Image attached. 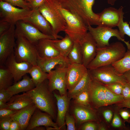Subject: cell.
Returning <instances> with one entry per match:
<instances>
[{
  "label": "cell",
  "instance_id": "681fc988",
  "mask_svg": "<svg viewBox=\"0 0 130 130\" xmlns=\"http://www.w3.org/2000/svg\"><path fill=\"white\" fill-rule=\"evenodd\" d=\"M9 130H21L20 125L16 121L13 120L10 127Z\"/></svg>",
  "mask_w": 130,
  "mask_h": 130
},
{
  "label": "cell",
  "instance_id": "5bb4252c",
  "mask_svg": "<svg viewBox=\"0 0 130 130\" xmlns=\"http://www.w3.org/2000/svg\"><path fill=\"white\" fill-rule=\"evenodd\" d=\"M4 65L12 74L14 78L13 84L20 80L24 75L28 73L33 65L26 62H17L14 53L8 57Z\"/></svg>",
  "mask_w": 130,
  "mask_h": 130
},
{
  "label": "cell",
  "instance_id": "d6986e66",
  "mask_svg": "<svg viewBox=\"0 0 130 130\" xmlns=\"http://www.w3.org/2000/svg\"><path fill=\"white\" fill-rule=\"evenodd\" d=\"M104 86V85L91 79L89 86L90 102L96 108L106 106Z\"/></svg>",
  "mask_w": 130,
  "mask_h": 130
},
{
  "label": "cell",
  "instance_id": "91938a15",
  "mask_svg": "<svg viewBox=\"0 0 130 130\" xmlns=\"http://www.w3.org/2000/svg\"><path fill=\"white\" fill-rule=\"evenodd\" d=\"M55 0L59 2L60 0Z\"/></svg>",
  "mask_w": 130,
  "mask_h": 130
},
{
  "label": "cell",
  "instance_id": "3957f363",
  "mask_svg": "<svg viewBox=\"0 0 130 130\" xmlns=\"http://www.w3.org/2000/svg\"><path fill=\"white\" fill-rule=\"evenodd\" d=\"M126 52L124 45L119 41L104 47L98 48L95 57L87 68L91 70L102 66L112 65L123 57Z\"/></svg>",
  "mask_w": 130,
  "mask_h": 130
},
{
  "label": "cell",
  "instance_id": "f907efd6",
  "mask_svg": "<svg viewBox=\"0 0 130 130\" xmlns=\"http://www.w3.org/2000/svg\"><path fill=\"white\" fill-rule=\"evenodd\" d=\"M120 107H126L130 108V100L124 101L121 103L117 104Z\"/></svg>",
  "mask_w": 130,
  "mask_h": 130
},
{
  "label": "cell",
  "instance_id": "cb8c5ba5",
  "mask_svg": "<svg viewBox=\"0 0 130 130\" xmlns=\"http://www.w3.org/2000/svg\"><path fill=\"white\" fill-rule=\"evenodd\" d=\"M51 39H44L39 40L35 44L38 55L41 58H48L60 54Z\"/></svg>",
  "mask_w": 130,
  "mask_h": 130
},
{
  "label": "cell",
  "instance_id": "1f68e13d",
  "mask_svg": "<svg viewBox=\"0 0 130 130\" xmlns=\"http://www.w3.org/2000/svg\"><path fill=\"white\" fill-rule=\"evenodd\" d=\"M112 65L121 74L130 70V49H128L123 57Z\"/></svg>",
  "mask_w": 130,
  "mask_h": 130
},
{
  "label": "cell",
  "instance_id": "f6af8a7d",
  "mask_svg": "<svg viewBox=\"0 0 130 130\" xmlns=\"http://www.w3.org/2000/svg\"><path fill=\"white\" fill-rule=\"evenodd\" d=\"M112 126L115 128L121 127L123 125L122 121L119 116L116 113H115L112 121Z\"/></svg>",
  "mask_w": 130,
  "mask_h": 130
},
{
  "label": "cell",
  "instance_id": "b9f144b4",
  "mask_svg": "<svg viewBox=\"0 0 130 130\" xmlns=\"http://www.w3.org/2000/svg\"><path fill=\"white\" fill-rule=\"evenodd\" d=\"M17 110L5 108L0 109V118L11 117Z\"/></svg>",
  "mask_w": 130,
  "mask_h": 130
},
{
  "label": "cell",
  "instance_id": "f5cc1de1",
  "mask_svg": "<svg viewBox=\"0 0 130 130\" xmlns=\"http://www.w3.org/2000/svg\"><path fill=\"white\" fill-rule=\"evenodd\" d=\"M7 105V103L0 101V109L6 108Z\"/></svg>",
  "mask_w": 130,
  "mask_h": 130
},
{
  "label": "cell",
  "instance_id": "7402d4cb",
  "mask_svg": "<svg viewBox=\"0 0 130 130\" xmlns=\"http://www.w3.org/2000/svg\"><path fill=\"white\" fill-rule=\"evenodd\" d=\"M70 64L67 57L61 54L56 57L48 58H41L38 55V56L37 65L43 71L47 73L58 65L68 66Z\"/></svg>",
  "mask_w": 130,
  "mask_h": 130
},
{
  "label": "cell",
  "instance_id": "f35d334b",
  "mask_svg": "<svg viewBox=\"0 0 130 130\" xmlns=\"http://www.w3.org/2000/svg\"><path fill=\"white\" fill-rule=\"evenodd\" d=\"M12 120L11 117L0 118V130H9L10 126Z\"/></svg>",
  "mask_w": 130,
  "mask_h": 130
},
{
  "label": "cell",
  "instance_id": "d6a6232c",
  "mask_svg": "<svg viewBox=\"0 0 130 130\" xmlns=\"http://www.w3.org/2000/svg\"><path fill=\"white\" fill-rule=\"evenodd\" d=\"M104 89L106 106L114 104H117L125 100L122 95H118L114 93L105 85Z\"/></svg>",
  "mask_w": 130,
  "mask_h": 130
},
{
  "label": "cell",
  "instance_id": "603a6c76",
  "mask_svg": "<svg viewBox=\"0 0 130 130\" xmlns=\"http://www.w3.org/2000/svg\"><path fill=\"white\" fill-rule=\"evenodd\" d=\"M37 108L33 103L17 110L11 117L13 120L19 123L21 130H26L31 117Z\"/></svg>",
  "mask_w": 130,
  "mask_h": 130
},
{
  "label": "cell",
  "instance_id": "484cf974",
  "mask_svg": "<svg viewBox=\"0 0 130 130\" xmlns=\"http://www.w3.org/2000/svg\"><path fill=\"white\" fill-rule=\"evenodd\" d=\"M33 103L31 98L25 93L20 95H15L7 103L6 108L18 110Z\"/></svg>",
  "mask_w": 130,
  "mask_h": 130
},
{
  "label": "cell",
  "instance_id": "7a4b0ae2",
  "mask_svg": "<svg viewBox=\"0 0 130 130\" xmlns=\"http://www.w3.org/2000/svg\"><path fill=\"white\" fill-rule=\"evenodd\" d=\"M95 0H60L61 6L81 19L88 26H99V18L93 11Z\"/></svg>",
  "mask_w": 130,
  "mask_h": 130
},
{
  "label": "cell",
  "instance_id": "ab89813d",
  "mask_svg": "<svg viewBox=\"0 0 130 130\" xmlns=\"http://www.w3.org/2000/svg\"><path fill=\"white\" fill-rule=\"evenodd\" d=\"M89 121L82 124L78 129V130H96L98 129V126L94 123Z\"/></svg>",
  "mask_w": 130,
  "mask_h": 130
},
{
  "label": "cell",
  "instance_id": "9c48e42d",
  "mask_svg": "<svg viewBox=\"0 0 130 130\" xmlns=\"http://www.w3.org/2000/svg\"><path fill=\"white\" fill-rule=\"evenodd\" d=\"M32 9L19 8L0 0V20L15 25L20 20H23L31 14Z\"/></svg>",
  "mask_w": 130,
  "mask_h": 130
},
{
  "label": "cell",
  "instance_id": "e575fe53",
  "mask_svg": "<svg viewBox=\"0 0 130 130\" xmlns=\"http://www.w3.org/2000/svg\"><path fill=\"white\" fill-rule=\"evenodd\" d=\"M123 19V16L122 17L117 26L121 38L124 39L125 35H127L130 38V27L128 22H124Z\"/></svg>",
  "mask_w": 130,
  "mask_h": 130
},
{
  "label": "cell",
  "instance_id": "816d5d0a",
  "mask_svg": "<svg viewBox=\"0 0 130 130\" xmlns=\"http://www.w3.org/2000/svg\"><path fill=\"white\" fill-rule=\"evenodd\" d=\"M127 82L130 85V70L123 74Z\"/></svg>",
  "mask_w": 130,
  "mask_h": 130
},
{
  "label": "cell",
  "instance_id": "d4e9b609",
  "mask_svg": "<svg viewBox=\"0 0 130 130\" xmlns=\"http://www.w3.org/2000/svg\"><path fill=\"white\" fill-rule=\"evenodd\" d=\"M35 87L31 78L26 74L21 80L13 84L6 90L12 97L21 92L29 91Z\"/></svg>",
  "mask_w": 130,
  "mask_h": 130
},
{
  "label": "cell",
  "instance_id": "c3c4849f",
  "mask_svg": "<svg viewBox=\"0 0 130 130\" xmlns=\"http://www.w3.org/2000/svg\"><path fill=\"white\" fill-rule=\"evenodd\" d=\"M120 114L124 120L128 121L130 116L129 111L125 110H122L120 112Z\"/></svg>",
  "mask_w": 130,
  "mask_h": 130
},
{
  "label": "cell",
  "instance_id": "bcb514c9",
  "mask_svg": "<svg viewBox=\"0 0 130 130\" xmlns=\"http://www.w3.org/2000/svg\"><path fill=\"white\" fill-rule=\"evenodd\" d=\"M46 0H32L28 1L32 9L39 8Z\"/></svg>",
  "mask_w": 130,
  "mask_h": 130
},
{
  "label": "cell",
  "instance_id": "ba28073f",
  "mask_svg": "<svg viewBox=\"0 0 130 130\" xmlns=\"http://www.w3.org/2000/svg\"><path fill=\"white\" fill-rule=\"evenodd\" d=\"M88 27V32L95 40L98 48L109 45L110 39L112 37H115L125 43L128 49H130V43L121 38L118 30L101 26H98L95 28L89 26Z\"/></svg>",
  "mask_w": 130,
  "mask_h": 130
},
{
  "label": "cell",
  "instance_id": "8d00e7d4",
  "mask_svg": "<svg viewBox=\"0 0 130 130\" xmlns=\"http://www.w3.org/2000/svg\"><path fill=\"white\" fill-rule=\"evenodd\" d=\"M6 2L14 6H17L21 8L32 9L28 2L26 0H1Z\"/></svg>",
  "mask_w": 130,
  "mask_h": 130
},
{
  "label": "cell",
  "instance_id": "f546056e",
  "mask_svg": "<svg viewBox=\"0 0 130 130\" xmlns=\"http://www.w3.org/2000/svg\"><path fill=\"white\" fill-rule=\"evenodd\" d=\"M36 86L47 79L48 73L43 71L38 65H33L28 73Z\"/></svg>",
  "mask_w": 130,
  "mask_h": 130
},
{
  "label": "cell",
  "instance_id": "60d3db41",
  "mask_svg": "<svg viewBox=\"0 0 130 130\" xmlns=\"http://www.w3.org/2000/svg\"><path fill=\"white\" fill-rule=\"evenodd\" d=\"M121 95L125 101L130 100V85L127 82L123 85Z\"/></svg>",
  "mask_w": 130,
  "mask_h": 130
},
{
  "label": "cell",
  "instance_id": "8fae6325",
  "mask_svg": "<svg viewBox=\"0 0 130 130\" xmlns=\"http://www.w3.org/2000/svg\"><path fill=\"white\" fill-rule=\"evenodd\" d=\"M15 25L11 24L10 29L0 35V65H3L6 60L14 53L16 46Z\"/></svg>",
  "mask_w": 130,
  "mask_h": 130
},
{
  "label": "cell",
  "instance_id": "4dcf8cb0",
  "mask_svg": "<svg viewBox=\"0 0 130 130\" xmlns=\"http://www.w3.org/2000/svg\"><path fill=\"white\" fill-rule=\"evenodd\" d=\"M67 58L71 64H83V55L80 44L74 43Z\"/></svg>",
  "mask_w": 130,
  "mask_h": 130
},
{
  "label": "cell",
  "instance_id": "8992f818",
  "mask_svg": "<svg viewBox=\"0 0 130 130\" xmlns=\"http://www.w3.org/2000/svg\"><path fill=\"white\" fill-rule=\"evenodd\" d=\"M16 46L14 54L16 61L37 65L38 54L35 45L22 36L15 32Z\"/></svg>",
  "mask_w": 130,
  "mask_h": 130
},
{
  "label": "cell",
  "instance_id": "f1b7e54d",
  "mask_svg": "<svg viewBox=\"0 0 130 130\" xmlns=\"http://www.w3.org/2000/svg\"><path fill=\"white\" fill-rule=\"evenodd\" d=\"M14 83V78L11 73L3 65H0V90L7 89Z\"/></svg>",
  "mask_w": 130,
  "mask_h": 130
},
{
  "label": "cell",
  "instance_id": "6da1fadb",
  "mask_svg": "<svg viewBox=\"0 0 130 130\" xmlns=\"http://www.w3.org/2000/svg\"><path fill=\"white\" fill-rule=\"evenodd\" d=\"M48 84L47 79L25 93L31 98L37 108L49 114L53 120L56 121L57 114L55 103L56 100L53 92L49 90Z\"/></svg>",
  "mask_w": 130,
  "mask_h": 130
},
{
  "label": "cell",
  "instance_id": "11a10c76",
  "mask_svg": "<svg viewBox=\"0 0 130 130\" xmlns=\"http://www.w3.org/2000/svg\"><path fill=\"white\" fill-rule=\"evenodd\" d=\"M46 127V130H59L58 129L52 126H49Z\"/></svg>",
  "mask_w": 130,
  "mask_h": 130
},
{
  "label": "cell",
  "instance_id": "7c38bea8",
  "mask_svg": "<svg viewBox=\"0 0 130 130\" xmlns=\"http://www.w3.org/2000/svg\"><path fill=\"white\" fill-rule=\"evenodd\" d=\"M15 25V33L22 36L34 45L41 39H55L53 36L43 33L32 25L22 20L17 22Z\"/></svg>",
  "mask_w": 130,
  "mask_h": 130
},
{
  "label": "cell",
  "instance_id": "94428289",
  "mask_svg": "<svg viewBox=\"0 0 130 130\" xmlns=\"http://www.w3.org/2000/svg\"><path fill=\"white\" fill-rule=\"evenodd\" d=\"M26 0V1H30V0Z\"/></svg>",
  "mask_w": 130,
  "mask_h": 130
},
{
  "label": "cell",
  "instance_id": "4316f807",
  "mask_svg": "<svg viewBox=\"0 0 130 130\" xmlns=\"http://www.w3.org/2000/svg\"><path fill=\"white\" fill-rule=\"evenodd\" d=\"M51 40L60 54L67 57L74 44V42L70 38L65 34V37L61 39H54Z\"/></svg>",
  "mask_w": 130,
  "mask_h": 130
},
{
  "label": "cell",
  "instance_id": "836d02e7",
  "mask_svg": "<svg viewBox=\"0 0 130 130\" xmlns=\"http://www.w3.org/2000/svg\"><path fill=\"white\" fill-rule=\"evenodd\" d=\"M72 99L74 103L91 107L89 87L75 95Z\"/></svg>",
  "mask_w": 130,
  "mask_h": 130
},
{
  "label": "cell",
  "instance_id": "52a82bcc",
  "mask_svg": "<svg viewBox=\"0 0 130 130\" xmlns=\"http://www.w3.org/2000/svg\"><path fill=\"white\" fill-rule=\"evenodd\" d=\"M88 70L92 79L104 85L115 83L123 85L127 82L123 74L119 73L112 65Z\"/></svg>",
  "mask_w": 130,
  "mask_h": 130
},
{
  "label": "cell",
  "instance_id": "4fadbf2b",
  "mask_svg": "<svg viewBox=\"0 0 130 130\" xmlns=\"http://www.w3.org/2000/svg\"><path fill=\"white\" fill-rule=\"evenodd\" d=\"M123 8L122 6L118 9L110 7L105 8L100 13H97L99 18V26L111 28L117 26L124 14Z\"/></svg>",
  "mask_w": 130,
  "mask_h": 130
},
{
  "label": "cell",
  "instance_id": "30bf717a",
  "mask_svg": "<svg viewBox=\"0 0 130 130\" xmlns=\"http://www.w3.org/2000/svg\"><path fill=\"white\" fill-rule=\"evenodd\" d=\"M68 66L58 65L54 70L48 73V87L51 92L56 90L61 96L67 94L66 77Z\"/></svg>",
  "mask_w": 130,
  "mask_h": 130
},
{
  "label": "cell",
  "instance_id": "2e32d148",
  "mask_svg": "<svg viewBox=\"0 0 130 130\" xmlns=\"http://www.w3.org/2000/svg\"><path fill=\"white\" fill-rule=\"evenodd\" d=\"M88 71L87 67L83 64H70L68 65L66 79L68 91L74 87Z\"/></svg>",
  "mask_w": 130,
  "mask_h": 130
},
{
  "label": "cell",
  "instance_id": "83f0119b",
  "mask_svg": "<svg viewBox=\"0 0 130 130\" xmlns=\"http://www.w3.org/2000/svg\"><path fill=\"white\" fill-rule=\"evenodd\" d=\"M90 73L87 72L71 90L67 93L68 97L71 99L75 95L88 88L91 80Z\"/></svg>",
  "mask_w": 130,
  "mask_h": 130
},
{
  "label": "cell",
  "instance_id": "d590c367",
  "mask_svg": "<svg viewBox=\"0 0 130 130\" xmlns=\"http://www.w3.org/2000/svg\"><path fill=\"white\" fill-rule=\"evenodd\" d=\"M65 123L67 126V130H76L77 128L76 126V120L74 116L70 114L68 111L65 117Z\"/></svg>",
  "mask_w": 130,
  "mask_h": 130
},
{
  "label": "cell",
  "instance_id": "ac0fdd59",
  "mask_svg": "<svg viewBox=\"0 0 130 130\" xmlns=\"http://www.w3.org/2000/svg\"><path fill=\"white\" fill-rule=\"evenodd\" d=\"M80 44L83 55L82 64L87 67L96 55L98 49L97 43L88 32Z\"/></svg>",
  "mask_w": 130,
  "mask_h": 130
},
{
  "label": "cell",
  "instance_id": "e0dca14e",
  "mask_svg": "<svg viewBox=\"0 0 130 130\" xmlns=\"http://www.w3.org/2000/svg\"><path fill=\"white\" fill-rule=\"evenodd\" d=\"M32 9L30 16L23 21L32 25L43 33L54 37L51 25L39 12L38 8Z\"/></svg>",
  "mask_w": 130,
  "mask_h": 130
},
{
  "label": "cell",
  "instance_id": "6f0895ef",
  "mask_svg": "<svg viewBox=\"0 0 130 130\" xmlns=\"http://www.w3.org/2000/svg\"><path fill=\"white\" fill-rule=\"evenodd\" d=\"M98 129H99V130H105V128L103 126H101L100 127V128H99Z\"/></svg>",
  "mask_w": 130,
  "mask_h": 130
},
{
  "label": "cell",
  "instance_id": "680465c9",
  "mask_svg": "<svg viewBox=\"0 0 130 130\" xmlns=\"http://www.w3.org/2000/svg\"><path fill=\"white\" fill-rule=\"evenodd\" d=\"M128 122L129 123H130V117H129V120H128Z\"/></svg>",
  "mask_w": 130,
  "mask_h": 130
},
{
  "label": "cell",
  "instance_id": "7dc6e473",
  "mask_svg": "<svg viewBox=\"0 0 130 130\" xmlns=\"http://www.w3.org/2000/svg\"><path fill=\"white\" fill-rule=\"evenodd\" d=\"M103 114L106 121L108 123L110 122L113 115L112 111L110 110H107L103 112Z\"/></svg>",
  "mask_w": 130,
  "mask_h": 130
},
{
  "label": "cell",
  "instance_id": "277c9868",
  "mask_svg": "<svg viewBox=\"0 0 130 130\" xmlns=\"http://www.w3.org/2000/svg\"><path fill=\"white\" fill-rule=\"evenodd\" d=\"M59 2L55 0H46L38 8L39 12L51 25L55 39L63 38L58 34L61 32H64L66 25L59 8Z\"/></svg>",
  "mask_w": 130,
  "mask_h": 130
},
{
  "label": "cell",
  "instance_id": "7bdbcfd3",
  "mask_svg": "<svg viewBox=\"0 0 130 130\" xmlns=\"http://www.w3.org/2000/svg\"><path fill=\"white\" fill-rule=\"evenodd\" d=\"M11 25L7 21L0 20V35L7 31L10 28Z\"/></svg>",
  "mask_w": 130,
  "mask_h": 130
},
{
  "label": "cell",
  "instance_id": "5b68a950",
  "mask_svg": "<svg viewBox=\"0 0 130 130\" xmlns=\"http://www.w3.org/2000/svg\"><path fill=\"white\" fill-rule=\"evenodd\" d=\"M59 3V8L66 23L64 32L74 43L80 44L88 32V26L79 17L63 8Z\"/></svg>",
  "mask_w": 130,
  "mask_h": 130
},
{
  "label": "cell",
  "instance_id": "74e56055",
  "mask_svg": "<svg viewBox=\"0 0 130 130\" xmlns=\"http://www.w3.org/2000/svg\"><path fill=\"white\" fill-rule=\"evenodd\" d=\"M104 85L114 93L118 95L121 94L123 85L121 84L115 83Z\"/></svg>",
  "mask_w": 130,
  "mask_h": 130
},
{
  "label": "cell",
  "instance_id": "ee69618b",
  "mask_svg": "<svg viewBox=\"0 0 130 130\" xmlns=\"http://www.w3.org/2000/svg\"><path fill=\"white\" fill-rule=\"evenodd\" d=\"M11 97L6 90H0V101L7 103Z\"/></svg>",
  "mask_w": 130,
  "mask_h": 130
},
{
  "label": "cell",
  "instance_id": "ffe728a7",
  "mask_svg": "<svg viewBox=\"0 0 130 130\" xmlns=\"http://www.w3.org/2000/svg\"><path fill=\"white\" fill-rule=\"evenodd\" d=\"M37 108L30 119L26 130H32L34 128L43 126L45 127L52 126L60 129L56 122L53 121L51 117L48 113L41 111Z\"/></svg>",
  "mask_w": 130,
  "mask_h": 130
},
{
  "label": "cell",
  "instance_id": "9a60e30c",
  "mask_svg": "<svg viewBox=\"0 0 130 130\" xmlns=\"http://www.w3.org/2000/svg\"><path fill=\"white\" fill-rule=\"evenodd\" d=\"M71 110L72 114L76 119L77 129L85 122L98 119L96 113L91 107L73 103Z\"/></svg>",
  "mask_w": 130,
  "mask_h": 130
},
{
  "label": "cell",
  "instance_id": "db71d44e",
  "mask_svg": "<svg viewBox=\"0 0 130 130\" xmlns=\"http://www.w3.org/2000/svg\"><path fill=\"white\" fill-rule=\"evenodd\" d=\"M46 130V127L43 126L36 127L34 128L32 130Z\"/></svg>",
  "mask_w": 130,
  "mask_h": 130
},
{
  "label": "cell",
  "instance_id": "9f6ffc18",
  "mask_svg": "<svg viewBox=\"0 0 130 130\" xmlns=\"http://www.w3.org/2000/svg\"><path fill=\"white\" fill-rule=\"evenodd\" d=\"M117 0H107L108 3L111 5H114Z\"/></svg>",
  "mask_w": 130,
  "mask_h": 130
},
{
  "label": "cell",
  "instance_id": "44dd1931",
  "mask_svg": "<svg viewBox=\"0 0 130 130\" xmlns=\"http://www.w3.org/2000/svg\"><path fill=\"white\" fill-rule=\"evenodd\" d=\"M53 93L56 100L57 107L56 123L60 130H65V117L68 110L71 99L67 94L61 96L53 92Z\"/></svg>",
  "mask_w": 130,
  "mask_h": 130
}]
</instances>
